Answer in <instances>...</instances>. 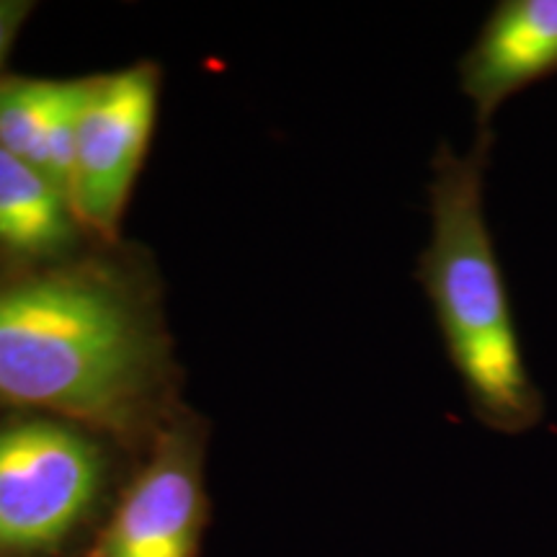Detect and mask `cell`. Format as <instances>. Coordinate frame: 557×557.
Segmentation results:
<instances>
[{
  "label": "cell",
  "mask_w": 557,
  "mask_h": 557,
  "mask_svg": "<svg viewBox=\"0 0 557 557\" xmlns=\"http://www.w3.org/2000/svg\"><path fill=\"white\" fill-rule=\"evenodd\" d=\"M178 406L160 289L137 253L90 246L0 269V413L65 418L143 455Z\"/></svg>",
  "instance_id": "6da1fadb"
},
{
  "label": "cell",
  "mask_w": 557,
  "mask_h": 557,
  "mask_svg": "<svg viewBox=\"0 0 557 557\" xmlns=\"http://www.w3.org/2000/svg\"><path fill=\"white\" fill-rule=\"evenodd\" d=\"M493 145L496 135H478L465 156L449 143H438L431 156V233L416 278L470 413L496 434L517 436L540 426L547 400L527 369L517 312L485 218Z\"/></svg>",
  "instance_id": "7a4b0ae2"
},
{
  "label": "cell",
  "mask_w": 557,
  "mask_h": 557,
  "mask_svg": "<svg viewBox=\"0 0 557 557\" xmlns=\"http://www.w3.org/2000/svg\"><path fill=\"white\" fill-rule=\"evenodd\" d=\"M139 455L101 431L0 413V557H83Z\"/></svg>",
  "instance_id": "3957f363"
},
{
  "label": "cell",
  "mask_w": 557,
  "mask_h": 557,
  "mask_svg": "<svg viewBox=\"0 0 557 557\" xmlns=\"http://www.w3.org/2000/svg\"><path fill=\"white\" fill-rule=\"evenodd\" d=\"M160 109V67H129L81 78L70 205L99 246H120L132 191L148 160Z\"/></svg>",
  "instance_id": "277c9868"
},
{
  "label": "cell",
  "mask_w": 557,
  "mask_h": 557,
  "mask_svg": "<svg viewBox=\"0 0 557 557\" xmlns=\"http://www.w3.org/2000/svg\"><path fill=\"white\" fill-rule=\"evenodd\" d=\"M209 423L178 406L137 459L83 557H201L209 524Z\"/></svg>",
  "instance_id": "5b68a950"
},
{
  "label": "cell",
  "mask_w": 557,
  "mask_h": 557,
  "mask_svg": "<svg viewBox=\"0 0 557 557\" xmlns=\"http://www.w3.org/2000/svg\"><path fill=\"white\" fill-rule=\"evenodd\" d=\"M457 70L478 135H496L508 99L557 75V0H498Z\"/></svg>",
  "instance_id": "8992f818"
},
{
  "label": "cell",
  "mask_w": 557,
  "mask_h": 557,
  "mask_svg": "<svg viewBox=\"0 0 557 557\" xmlns=\"http://www.w3.org/2000/svg\"><path fill=\"white\" fill-rule=\"evenodd\" d=\"M99 246L75 218L62 186L0 150V256L5 267H45Z\"/></svg>",
  "instance_id": "52a82bcc"
},
{
  "label": "cell",
  "mask_w": 557,
  "mask_h": 557,
  "mask_svg": "<svg viewBox=\"0 0 557 557\" xmlns=\"http://www.w3.org/2000/svg\"><path fill=\"white\" fill-rule=\"evenodd\" d=\"M78 103L81 78L0 75V150L37 165L67 194Z\"/></svg>",
  "instance_id": "ba28073f"
},
{
  "label": "cell",
  "mask_w": 557,
  "mask_h": 557,
  "mask_svg": "<svg viewBox=\"0 0 557 557\" xmlns=\"http://www.w3.org/2000/svg\"><path fill=\"white\" fill-rule=\"evenodd\" d=\"M34 5L29 0H0V70L5 65L13 41H16L21 26L32 16Z\"/></svg>",
  "instance_id": "9c48e42d"
}]
</instances>
